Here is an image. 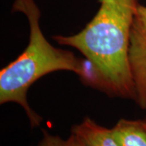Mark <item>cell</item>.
I'll list each match as a JSON object with an SVG mask.
<instances>
[{
  "label": "cell",
  "mask_w": 146,
  "mask_h": 146,
  "mask_svg": "<svg viewBox=\"0 0 146 146\" xmlns=\"http://www.w3.org/2000/svg\"><path fill=\"white\" fill-rule=\"evenodd\" d=\"M111 129L120 146H146V119H120Z\"/></svg>",
  "instance_id": "cell-5"
},
{
  "label": "cell",
  "mask_w": 146,
  "mask_h": 146,
  "mask_svg": "<svg viewBox=\"0 0 146 146\" xmlns=\"http://www.w3.org/2000/svg\"><path fill=\"white\" fill-rule=\"evenodd\" d=\"M42 131V138L36 146H84L83 142L72 133L67 139H63L58 136H53L44 129Z\"/></svg>",
  "instance_id": "cell-6"
},
{
  "label": "cell",
  "mask_w": 146,
  "mask_h": 146,
  "mask_svg": "<svg viewBox=\"0 0 146 146\" xmlns=\"http://www.w3.org/2000/svg\"><path fill=\"white\" fill-rule=\"evenodd\" d=\"M128 62L136 90V102L146 110V6L139 4L131 24Z\"/></svg>",
  "instance_id": "cell-3"
},
{
  "label": "cell",
  "mask_w": 146,
  "mask_h": 146,
  "mask_svg": "<svg viewBox=\"0 0 146 146\" xmlns=\"http://www.w3.org/2000/svg\"><path fill=\"white\" fill-rule=\"evenodd\" d=\"M12 11L23 13L28 19L29 39L25 50L0 72V104L14 102L25 110L32 127H38L42 117L32 110L27 94L42 76L58 71L76 74L91 87L93 76L88 61L70 50L57 48L47 41L40 26L41 11L35 0H15Z\"/></svg>",
  "instance_id": "cell-2"
},
{
  "label": "cell",
  "mask_w": 146,
  "mask_h": 146,
  "mask_svg": "<svg viewBox=\"0 0 146 146\" xmlns=\"http://www.w3.org/2000/svg\"><path fill=\"white\" fill-rule=\"evenodd\" d=\"M71 132L83 142L84 146H120L112 129L98 124L89 117L79 124L72 126Z\"/></svg>",
  "instance_id": "cell-4"
},
{
  "label": "cell",
  "mask_w": 146,
  "mask_h": 146,
  "mask_svg": "<svg viewBox=\"0 0 146 146\" xmlns=\"http://www.w3.org/2000/svg\"><path fill=\"white\" fill-rule=\"evenodd\" d=\"M139 4V0H100L98 12L81 31L53 36L59 45L82 54L91 69L92 88L110 98L136 100L128 49Z\"/></svg>",
  "instance_id": "cell-1"
}]
</instances>
